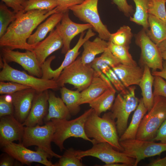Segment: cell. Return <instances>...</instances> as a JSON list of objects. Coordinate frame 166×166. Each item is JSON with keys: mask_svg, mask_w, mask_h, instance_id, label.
<instances>
[{"mask_svg": "<svg viewBox=\"0 0 166 166\" xmlns=\"http://www.w3.org/2000/svg\"><path fill=\"white\" fill-rule=\"evenodd\" d=\"M57 12H59L56 7L50 10H33L17 14L16 18L0 38L1 47L33 51L36 44H29L28 39L42 22Z\"/></svg>", "mask_w": 166, "mask_h": 166, "instance_id": "6da1fadb", "label": "cell"}, {"mask_svg": "<svg viewBox=\"0 0 166 166\" xmlns=\"http://www.w3.org/2000/svg\"><path fill=\"white\" fill-rule=\"evenodd\" d=\"M84 129L87 136L93 138V144L108 143L116 150L123 152L115 120L112 117L111 112L105 113L101 117L93 109L86 120Z\"/></svg>", "mask_w": 166, "mask_h": 166, "instance_id": "7a4b0ae2", "label": "cell"}, {"mask_svg": "<svg viewBox=\"0 0 166 166\" xmlns=\"http://www.w3.org/2000/svg\"><path fill=\"white\" fill-rule=\"evenodd\" d=\"M93 110L91 108L78 117L71 120L56 119L51 120L54 122L55 127L52 142L59 147L61 151L65 149L63 145L64 141L71 137L81 138L93 143V140L86 135L84 129L86 120Z\"/></svg>", "mask_w": 166, "mask_h": 166, "instance_id": "3957f363", "label": "cell"}, {"mask_svg": "<svg viewBox=\"0 0 166 166\" xmlns=\"http://www.w3.org/2000/svg\"><path fill=\"white\" fill-rule=\"evenodd\" d=\"M136 87L132 85L120 92L115 98L111 109L112 117L115 120L118 135L120 137L127 127L129 117L136 110L140 100L135 95Z\"/></svg>", "mask_w": 166, "mask_h": 166, "instance_id": "277c9868", "label": "cell"}, {"mask_svg": "<svg viewBox=\"0 0 166 166\" xmlns=\"http://www.w3.org/2000/svg\"><path fill=\"white\" fill-rule=\"evenodd\" d=\"M143 117L139 128L136 139L152 140L164 121L166 120V98L155 96L151 109Z\"/></svg>", "mask_w": 166, "mask_h": 166, "instance_id": "5b68a950", "label": "cell"}, {"mask_svg": "<svg viewBox=\"0 0 166 166\" xmlns=\"http://www.w3.org/2000/svg\"><path fill=\"white\" fill-rule=\"evenodd\" d=\"M55 131L54 122L52 121L45 123L43 125L25 126L23 137L20 143L26 147L36 146L45 152L50 158H61L52 150L51 142Z\"/></svg>", "mask_w": 166, "mask_h": 166, "instance_id": "8992f818", "label": "cell"}, {"mask_svg": "<svg viewBox=\"0 0 166 166\" xmlns=\"http://www.w3.org/2000/svg\"><path fill=\"white\" fill-rule=\"evenodd\" d=\"M94 73V70L90 64H83L81 57H79L63 69L56 81L59 87L69 84L82 91L90 85Z\"/></svg>", "mask_w": 166, "mask_h": 166, "instance_id": "52a82bcc", "label": "cell"}, {"mask_svg": "<svg viewBox=\"0 0 166 166\" xmlns=\"http://www.w3.org/2000/svg\"><path fill=\"white\" fill-rule=\"evenodd\" d=\"M2 60L3 64L0 72V81L17 82L32 88L38 92L50 89L55 90L59 87L56 80L44 79L29 75L24 71L12 68Z\"/></svg>", "mask_w": 166, "mask_h": 166, "instance_id": "ba28073f", "label": "cell"}, {"mask_svg": "<svg viewBox=\"0 0 166 166\" xmlns=\"http://www.w3.org/2000/svg\"><path fill=\"white\" fill-rule=\"evenodd\" d=\"M98 0H85L81 3L69 8L79 20L91 24L98 37L109 41L111 33L102 22L98 10Z\"/></svg>", "mask_w": 166, "mask_h": 166, "instance_id": "9c48e42d", "label": "cell"}, {"mask_svg": "<svg viewBox=\"0 0 166 166\" xmlns=\"http://www.w3.org/2000/svg\"><path fill=\"white\" fill-rule=\"evenodd\" d=\"M123 149V152L135 159L134 166H136L142 160L160 155L166 151V143H157L152 140H144L136 139L120 141Z\"/></svg>", "mask_w": 166, "mask_h": 166, "instance_id": "30bf717a", "label": "cell"}, {"mask_svg": "<svg viewBox=\"0 0 166 166\" xmlns=\"http://www.w3.org/2000/svg\"><path fill=\"white\" fill-rule=\"evenodd\" d=\"M90 149L85 150H76L77 156L82 158L92 156L97 158L105 164L118 163H124L128 166H134L135 159L127 156L123 152L116 150L106 142L95 143Z\"/></svg>", "mask_w": 166, "mask_h": 166, "instance_id": "8fae6325", "label": "cell"}, {"mask_svg": "<svg viewBox=\"0 0 166 166\" xmlns=\"http://www.w3.org/2000/svg\"><path fill=\"white\" fill-rule=\"evenodd\" d=\"M84 32L81 33L79 39L75 46L70 49L65 53L64 59L61 65L55 70L51 67L52 61L55 58V56H52L47 58L41 65L42 72V78L49 80H56L59 77L62 71L65 67L74 61L79 55V50L84 43L91 38L94 36L96 34L92 28L88 30L85 36Z\"/></svg>", "mask_w": 166, "mask_h": 166, "instance_id": "7c38bea8", "label": "cell"}, {"mask_svg": "<svg viewBox=\"0 0 166 166\" xmlns=\"http://www.w3.org/2000/svg\"><path fill=\"white\" fill-rule=\"evenodd\" d=\"M2 148L5 153L22 164L29 165L33 162H37L46 166H54L48 160V158H50L48 154L39 148L34 151L28 149L20 143L13 142L8 143Z\"/></svg>", "mask_w": 166, "mask_h": 166, "instance_id": "4fadbf2b", "label": "cell"}, {"mask_svg": "<svg viewBox=\"0 0 166 166\" xmlns=\"http://www.w3.org/2000/svg\"><path fill=\"white\" fill-rule=\"evenodd\" d=\"M135 42L141 50V59L144 64L152 71L161 70L163 68V58L156 44L142 29L135 36Z\"/></svg>", "mask_w": 166, "mask_h": 166, "instance_id": "5bb4252c", "label": "cell"}, {"mask_svg": "<svg viewBox=\"0 0 166 166\" xmlns=\"http://www.w3.org/2000/svg\"><path fill=\"white\" fill-rule=\"evenodd\" d=\"M1 53L2 59L7 63L16 62L31 75L42 78V74L41 67L33 51L26 50L24 52H22L1 47Z\"/></svg>", "mask_w": 166, "mask_h": 166, "instance_id": "9a60e30c", "label": "cell"}, {"mask_svg": "<svg viewBox=\"0 0 166 166\" xmlns=\"http://www.w3.org/2000/svg\"><path fill=\"white\" fill-rule=\"evenodd\" d=\"M69 10L64 12L61 22L56 29L61 37L63 43L61 53L65 54L70 49L72 39L77 35L93 27L89 23L79 24L73 22L69 18Z\"/></svg>", "mask_w": 166, "mask_h": 166, "instance_id": "2e32d148", "label": "cell"}, {"mask_svg": "<svg viewBox=\"0 0 166 166\" xmlns=\"http://www.w3.org/2000/svg\"><path fill=\"white\" fill-rule=\"evenodd\" d=\"M24 127L14 115L0 117V144L1 147L15 141L21 142Z\"/></svg>", "mask_w": 166, "mask_h": 166, "instance_id": "e0dca14e", "label": "cell"}, {"mask_svg": "<svg viewBox=\"0 0 166 166\" xmlns=\"http://www.w3.org/2000/svg\"><path fill=\"white\" fill-rule=\"evenodd\" d=\"M49 90L37 92L29 113L22 123L25 126H34L43 124L48 109Z\"/></svg>", "mask_w": 166, "mask_h": 166, "instance_id": "ac0fdd59", "label": "cell"}, {"mask_svg": "<svg viewBox=\"0 0 166 166\" xmlns=\"http://www.w3.org/2000/svg\"><path fill=\"white\" fill-rule=\"evenodd\" d=\"M34 89L28 88L11 94L14 107V116L22 123L25 121L30 112L36 93Z\"/></svg>", "mask_w": 166, "mask_h": 166, "instance_id": "d6986e66", "label": "cell"}, {"mask_svg": "<svg viewBox=\"0 0 166 166\" xmlns=\"http://www.w3.org/2000/svg\"><path fill=\"white\" fill-rule=\"evenodd\" d=\"M62 38L57 29H53L47 38L36 44L33 51L41 65L47 58L54 52L62 47Z\"/></svg>", "mask_w": 166, "mask_h": 166, "instance_id": "ffe728a7", "label": "cell"}, {"mask_svg": "<svg viewBox=\"0 0 166 166\" xmlns=\"http://www.w3.org/2000/svg\"><path fill=\"white\" fill-rule=\"evenodd\" d=\"M113 87L109 79L102 72L98 75L94 73L90 85L81 92L80 105L89 104L108 89Z\"/></svg>", "mask_w": 166, "mask_h": 166, "instance_id": "44dd1931", "label": "cell"}, {"mask_svg": "<svg viewBox=\"0 0 166 166\" xmlns=\"http://www.w3.org/2000/svg\"><path fill=\"white\" fill-rule=\"evenodd\" d=\"M112 69L126 88L139 85L144 73V69L137 65L128 66L120 64Z\"/></svg>", "mask_w": 166, "mask_h": 166, "instance_id": "7402d4cb", "label": "cell"}, {"mask_svg": "<svg viewBox=\"0 0 166 166\" xmlns=\"http://www.w3.org/2000/svg\"><path fill=\"white\" fill-rule=\"evenodd\" d=\"M48 113L44 119L45 123L52 119L69 120L71 115L61 98L49 91Z\"/></svg>", "mask_w": 166, "mask_h": 166, "instance_id": "603a6c76", "label": "cell"}, {"mask_svg": "<svg viewBox=\"0 0 166 166\" xmlns=\"http://www.w3.org/2000/svg\"><path fill=\"white\" fill-rule=\"evenodd\" d=\"M64 12L54 13L48 17L43 23L40 24L34 33L28 39L30 45H36L44 39L49 32L53 30L61 22Z\"/></svg>", "mask_w": 166, "mask_h": 166, "instance_id": "cb8c5ba5", "label": "cell"}, {"mask_svg": "<svg viewBox=\"0 0 166 166\" xmlns=\"http://www.w3.org/2000/svg\"><path fill=\"white\" fill-rule=\"evenodd\" d=\"M108 42L99 37L93 41L89 40L83 44V51L81 56L82 63L85 64H90L97 55L102 53L108 47Z\"/></svg>", "mask_w": 166, "mask_h": 166, "instance_id": "d4e9b609", "label": "cell"}, {"mask_svg": "<svg viewBox=\"0 0 166 166\" xmlns=\"http://www.w3.org/2000/svg\"><path fill=\"white\" fill-rule=\"evenodd\" d=\"M147 111L148 109L145 106L142 98L140 100L129 125L120 137V141L136 139L140 123Z\"/></svg>", "mask_w": 166, "mask_h": 166, "instance_id": "484cf974", "label": "cell"}, {"mask_svg": "<svg viewBox=\"0 0 166 166\" xmlns=\"http://www.w3.org/2000/svg\"><path fill=\"white\" fill-rule=\"evenodd\" d=\"M150 69L144 65L143 74L139 85L141 89L144 104L148 111L152 106L154 97L152 87L154 76L152 75Z\"/></svg>", "mask_w": 166, "mask_h": 166, "instance_id": "4316f807", "label": "cell"}, {"mask_svg": "<svg viewBox=\"0 0 166 166\" xmlns=\"http://www.w3.org/2000/svg\"><path fill=\"white\" fill-rule=\"evenodd\" d=\"M116 93V90L113 87L109 88L90 102L89 105L100 116L102 113L111 109L115 98Z\"/></svg>", "mask_w": 166, "mask_h": 166, "instance_id": "83f0119b", "label": "cell"}, {"mask_svg": "<svg viewBox=\"0 0 166 166\" xmlns=\"http://www.w3.org/2000/svg\"><path fill=\"white\" fill-rule=\"evenodd\" d=\"M149 30L146 31L150 39L156 44L166 39V22L149 14Z\"/></svg>", "mask_w": 166, "mask_h": 166, "instance_id": "f1b7e54d", "label": "cell"}, {"mask_svg": "<svg viewBox=\"0 0 166 166\" xmlns=\"http://www.w3.org/2000/svg\"><path fill=\"white\" fill-rule=\"evenodd\" d=\"M61 98L65 104L71 115H77L80 110V102L81 92L77 90L73 91L63 86L61 87Z\"/></svg>", "mask_w": 166, "mask_h": 166, "instance_id": "f546056e", "label": "cell"}, {"mask_svg": "<svg viewBox=\"0 0 166 166\" xmlns=\"http://www.w3.org/2000/svg\"><path fill=\"white\" fill-rule=\"evenodd\" d=\"M136 6L135 11L133 17L130 16V20L141 26L147 31L149 28L148 13L149 0H133Z\"/></svg>", "mask_w": 166, "mask_h": 166, "instance_id": "4dcf8cb0", "label": "cell"}, {"mask_svg": "<svg viewBox=\"0 0 166 166\" xmlns=\"http://www.w3.org/2000/svg\"><path fill=\"white\" fill-rule=\"evenodd\" d=\"M120 64L108 47L100 57H95L90 65L95 72L98 73L108 67L112 68Z\"/></svg>", "mask_w": 166, "mask_h": 166, "instance_id": "1f68e13d", "label": "cell"}, {"mask_svg": "<svg viewBox=\"0 0 166 166\" xmlns=\"http://www.w3.org/2000/svg\"><path fill=\"white\" fill-rule=\"evenodd\" d=\"M108 43V48L121 64L128 66L137 65L129 53V47L115 45L109 41Z\"/></svg>", "mask_w": 166, "mask_h": 166, "instance_id": "d6a6232c", "label": "cell"}, {"mask_svg": "<svg viewBox=\"0 0 166 166\" xmlns=\"http://www.w3.org/2000/svg\"><path fill=\"white\" fill-rule=\"evenodd\" d=\"M132 37L131 28L128 26L124 25L116 32L111 33L109 41L115 45L129 47Z\"/></svg>", "mask_w": 166, "mask_h": 166, "instance_id": "836d02e7", "label": "cell"}, {"mask_svg": "<svg viewBox=\"0 0 166 166\" xmlns=\"http://www.w3.org/2000/svg\"><path fill=\"white\" fill-rule=\"evenodd\" d=\"M17 14L3 3L0 5V38L5 34L9 25L16 18Z\"/></svg>", "mask_w": 166, "mask_h": 166, "instance_id": "e575fe53", "label": "cell"}, {"mask_svg": "<svg viewBox=\"0 0 166 166\" xmlns=\"http://www.w3.org/2000/svg\"><path fill=\"white\" fill-rule=\"evenodd\" d=\"M54 166H82L81 158L77 156L76 150L71 148L66 150Z\"/></svg>", "mask_w": 166, "mask_h": 166, "instance_id": "d590c367", "label": "cell"}, {"mask_svg": "<svg viewBox=\"0 0 166 166\" xmlns=\"http://www.w3.org/2000/svg\"><path fill=\"white\" fill-rule=\"evenodd\" d=\"M57 6L56 0H27L25 12L33 10H50Z\"/></svg>", "mask_w": 166, "mask_h": 166, "instance_id": "8d00e7d4", "label": "cell"}, {"mask_svg": "<svg viewBox=\"0 0 166 166\" xmlns=\"http://www.w3.org/2000/svg\"><path fill=\"white\" fill-rule=\"evenodd\" d=\"M166 0H149L148 13L166 22Z\"/></svg>", "mask_w": 166, "mask_h": 166, "instance_id": "74e56055", "label": "cell"}, {"mask_svg": "<svg viewBox=\"0 0 166 166\" xmlns=\"http://www.w3.org/2000/svg\"><path fill=\"white\" fill-rule=\"evenodd\" d=\"M30 88L29 86L14 82L0 81V94L11 95L22 89Z\"/></svg>", "mask_w": 166, "mask_h": 166, "instance_id": "f35d334b", "label": "cell"}, {"mask_svg": "<svg viewBox=\"0 0 166 166\" xmlns=\"http://www.w3.org/2000/svg\"><path fill=\"white\" fill-rule=\"evenodd\" d=\"M102 73L108 78L116 90L121 92L125 90L126 88L112 68L108 67Z\"/></svg>", "mask_w": 166, "mask_h": 166, "instance_id": "ab89813d", "label": "cell"}, {"mask_svg": "<svg viewBox=\"0 0 166 166\" xmlns=\"http://www.w3.org/2000/svg\"><path fill=\"white\" fill-rule=\"evenodd\" d=\"M153 94L160 96L166 98V81L163 78L158 76H154Z\"/></svg>", "mask_w": 166, "mask_h": 166, "instance_id": "60d3db41", "label": "cell"}, {"mask_svg": "<svg viewBox=\"0 0 166 166\" xmlns=\"http://www.w3.org/2000/svg\"><path fill=\"white\" fill-rule=\"evenodd\" d=\"M17 14L25 12L27 0H1Z\"/></svg>", "mask_w": 166, "mask_h": 166, "instance_id": "b9f144b4", "label": "cell"}, {"mask_svg": "<svg viewBox=\"0 0 166 166\" xmlns=\"http://www.w3.org/2000/svg\"><path fill=\"white\" fill-rule=\"evenodd\" d=\"M14 107L13 102L7 101L5 98L4 95L0 96V117H2L14 115Z\"/></svg>", "mask_w": 166, "mask_h": 166, "instance_id": "7bdbcfd3", "label": "cell"}, {"mask_svg": "<svg viewBox=\"0 0 166 166\" xmlns=\"http://www.w3.org/2000/svg\"><path fill=\"white\" fill-rule=\"evenodd\" d=\"M58 3L57 7L58 12H65L71 6L81 3L85 0H56Z\"/></svg>", "mask_w": 166, "mask_h": 166, "instance_id": "ee69618b", "label": "cell"}, {"mask_svg": "<svg viewBox=\"0 0 166 166\" xmlns=\"http://www.w3.org/2000/svg\"><path fill=\"white\" fill-rule=\"evenodd\" d=\"M119 9L127 16L129 17L134 12L132 5L128 4L127 0H113Z\"/></svg>", "mask_w": 166, "mask_h": 166, "instance_id": "f6af8a7d", "label": "cell"}, {"mask_svg": "<svg viewBox=\"0 0 166 166\" xmlns=\"http://www.w3.org/2000/svg\"><path fill=\"white\" fill-rule=\"evenodd\" d=\"M152 141H160L161 143H166V120L161 125Z\"/></svg>", "mask_w": 166, "mask_h": 166, "instance_id": "bcb514c9", "label": "cell"}, {"mask_svg": "<svg viewBox=\"0 0 166 166\" xmlns=\"http://www.w3.org/2000/svg\"><path fill=\"white\" fill-rule=\"evenodd\" d=\"M2 155L0 161V166H12L14 165L15 159L7 153Z\"/></svg>", "mask_w": 166, "mask_h": 166, "instance_id": "7dc6e473", "label": "cell"}, {"mask_svg": "<svg viewBox=\"0 0 166 166\" xmlns=\"http://www.w3.org/2000/svg\"><path fill=\"white\" fill-rule=\"evenodd\" d=\"M152 74L153 76H158L166 80V61L163 62V69L160 71H152Z\"/></svg>", "mask_w": 166, "mask_h": 166, "instance_id": "c3c4849f", "label": "cell"}, {"mask_svg": "<svg viewBox=\"0 0 166 166\" xmlns=\"http://www.w3.org/2000/svg\"><path fill=\"white\" fill-rule=\"evenodd\" d=\"M149 166H166V156L154 160L148 164Z\"/></svg>", "mask_w": 166, "mask_h": 166, "instance_id": "681fc988", "label": "cell"}, {"mask_svg": "<svg viewBox=\"0 0 166 166\" xmlns=\"http://www.w3.org/2000/svg\"><path fill=\"white\" fill-rule=\"evenodd\" d=\"M160 52L166 51V39L156 44Z\"/></svg>", "mask_w": 166, "mask_h": 166, "instance_id": "f907efd6", "label": "cell"}, {"mask_svg": "<svg viewBox=\"0 0 166 166\" xmlns=\"http://www.w3.org/2000/svg\"><path fill=\"white\" fill-rule=\"evenodd\" d=\"M104 166H128L127 164L121 163H115L105 164Z\"/></svg>", "mask_w": 166, "mask_h": 166, "instance_id": "816d5d0a", "label": "cell"}, {"mask_svg": "<svg viewBox=\"0 0 166 166\" xmlns=\"http://www.w3.org/2000/svg\"><path fill=\"white\" fill-rule=\"evenodd\" d=\"M160 53L163 59L166 61V51H164Z\"/></svg>", "mask_w": 166, "mask_h": 166, "instance_id": "f5cc1de1", "label": "cell"}]
</instances>
